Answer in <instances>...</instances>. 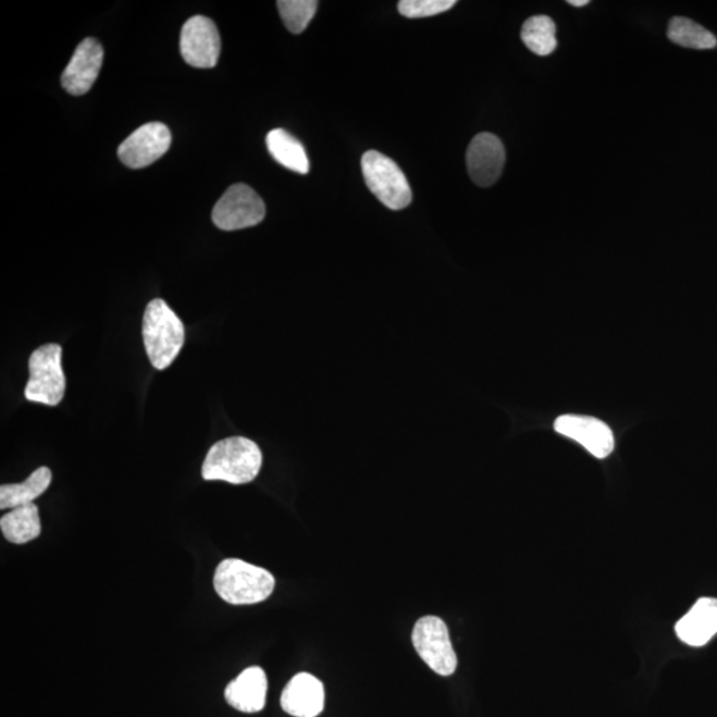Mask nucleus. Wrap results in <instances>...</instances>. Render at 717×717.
<instances>
[{"label":"nucleus","instance_id":"nucleus-12","mask_svg":"<svg viewBox=\"0 0 717 717\" xmlns=\"http://www.w3.org/2000/svg\"><path fill=\"white\" fill-rule=\"evenodd\" d=\"M102 59H104V50L98 40L94 38L83 40L63 72V88L74 96L87 94L98 81Z\"/></svg>","mask_w":717,"mask_h":717},{"label":"nucleus","instance_id":"nucleus-11","mask_svg":"<svg viewBox=\"0 0 717 717\" xmlns=\"http://www.w3.org/2000/svg\"><path fill=\"white\" fill-rule=\"evenodd\" d=\"M506 154L504 144L497 136L480 134L469 144L467 166L475 185L490 188L502 177Z\"/></svg>","mask_w":717,"mask_h":717},{"label":"nucleus","instance_id":"nucleus-9","mask_svg":"<svg viewBox=\"0 0 717 717\" xmlns=\"http://www.w3.org/2000/svg\"><path fill=\"white\" fill-rule=\"evenodd\" d=\"M172 135L162 123L140 126L119 147V159L132 169L152 165L171 148Z\"/></svg>","mask_w":717,"mask_h":717},{"label":"nucleus","instance_id":"nucleus-19","mask_svg":"<svg viewBox=\"0 0 717 717\" xmlns=\"http://www.w3.org/2000/svg\"><path fill=\"white\" fill-rule=\"evenodd\" d=\"M521 39L530 51L539 57L552 55L557 48L556 23L552 17L537 15L523 23Z\"/></svg>","mask_w":717,"mask_h":717},{"label":"nucleus","instance_id":"nucleus-23","mask_svg":"<svg viewBox=\"0 0 717 717\" xmlns=\"http://www.w3.org/2000/svg\"><path fill=\"white\" fill-rule=\"evenodd\" d=\"M568 3L574 5V8H583V5L589 4V0H569Z\"/></svg>","mask_w":717,"mask_h":717},{"label":"nucleus","instance_id":"nucleus-18","mask_svg":"<svg viewBox=\"0 0 717 717\" xmlns=\"http://www.w3.org/2000/svg\"><path fill=\"white\" fill-rule=\"evenodd\" d=\"M267 146L270 154L282 166L299 174L309 173L310 161L307 158L302 143L285 129H273L269 132Z\"/></svg>","mask_w":717,"mask_h":717},{"label":"nucleus","instance_id":"nucleus-1","mask_svg":"<svg viewBox=\"0 0 717 717\" xmlns=\"http://www.w3.org/2000/svg\"><path fill=\"white\" fill-rule=\"evenodd\" d=\"M263 456L258 445L243 436L227 437L209 449L202 463V479L249 484L261 472Z\"/></svg>","mask_w":717,"mask_h":717},{"label":"nucleus","instance_id":"nucleus-6","mask_svg":"<svg viewBox=\"0 0 717 717\" xmlns=\"http://www.w3.org/2000/svg\"><path fill=\"white\" fill-rule=\"evenodd\" d=\"M412 643L416 653L432 671L442 677L455 673L457 655L443 619L433 616L419 619L413 628Z\"/></svg>","mask_w":717,"mask_h":717},{"label":"nucleus","instance_id":"nucleus-4","mask_svg":"<svg viewBox=\"0 0 717 717\" xmlns=\"http://www.w3.org/2000/svg\"><path fill=\"white\" fill-rule=\"evenodd\" d=\"M29 381L24 390L28 401L55 407L65 394V376L62 367V347L45 345L35 349L28 360Z\"/></svg>","mask_w":717,"mask_h":717},{"label":"nucleus","instance_id":"nucleus-13","mask_svg":"<svg viewBox=\"0 0 717 717\" xmlns=\"http://www.w3.org/2000/svg\"><path fill=\"white\" fill-rule=\"evenodd\" d=\"M324 685L311 673L300 672L282 692L281 706L294 717H317L324 708Z\"/></svg>","mask_w":717,"mask_h":717},{"label":"nucleus","instance_id":"nucleus-10","mask_svg":"<svg viewBox=\"0 0 717 717\" xmlns=\"http://www.w3.org/2000/svg\"><path fill=\"white\" fill-rule=\"evenodd\" d=\"M559 435L574 440L586 448L596 459H606L616 448L610 427L589 416L564 415L554 423Z\"/></svg>","mask_w":717,"mask_h":717},{"label":"nucleus","instance_id":"nucleus-22","mask_svg":"<svg viewBox=\"0 0 717 717\" xmlns=\"http://www.w3.org/2000/svg\"><path fill=\"white\" fill-rule=\"evenodd\" d=\"M455 0H401L397 9L403 16L418 20L443 14V12L455 8Z\"/></svg>","mask_w":717,"mask_h":717},{"label":"nucleus","instance_id":"nucleus-14","mask_svg":"<svg viewBox=\"0 0 717 717\" xmlns=\"http://www.w3.org/2000/svg\"><path fill=\"white\" fill-rule=\"evenodd\" d=\"M268 695V677L261 667H249L240 672L225 690L228 706L245 714H256L264 708Z\"/></svg>","mask_w":717,"mask_h":717},{"label":"nucleus","instance_id":"nucleus-5","mask_svg":"<svg viewBox=\"0 0 717 717\" xmlns=\"http://www.w3.org/2000/svg\"><path fill=\"white\" fill-rule=\"evenodd\" d=\"M361 171L367 186L385 207L401 210L412 202L411 186L393 159L370 150L361 158Z\"/></svg>","mask_w":717,"mask_h":717},{"label":"nucleus","instance_id":"nucleus-21","mask_svg":"<svg viewBox=\"0 0 717 717\" xmlns=\"http://www.w3.org/2000/svg\"><path fill=\"white\" fill-rule=\"evenodd\" d=\"M276 4L283 23L293 34L304 33L318 9L314 0H280Z\"/></svg>","mask_w":717,"mask_h":717},{"label":"nucleus","instance_id":"nucleus-7","mask_svg":"<svg viewBox=\"0 0 717 717\" xmlns=\"http://www.w3.org/2000/svg\"><path fill=\"white\" fill-rule=\"evenodd\" d=\"M264 215L262 198L250 186L236 184L215 203L212 220L221 231L234 232L261 224Z\"/></svg>","mask_w":717,"mask_h":717},{"label":"nucleus","instance_id":"nucleus-16","mask_svg":"<svg viewBox=\"0 0 717 717\" xmlns=\"http://www.w3.org/2000/svg\"><path fill=\"white\" fill-rule=\"evenodd\" d=\"M0 529L11 544L24 545L38 539L41 533L38 506L28 504L12 509L0 518Z\"/></svg>","mask_w":717,"mask_h":717},{"label":"nucleus","instance_id":"nucleus-20","mask_svg":"<svg viewBox=\"0 0 717 717\" xmlns=\"http://www.w3.org/2000/svg\"><path fill=\"white\" fill-rule=\"evenodd\" d=\"M667 35L675 45L694 48V50H710L717 46V39L713 33L683 16L673 17L668 26Z\"/></svg>","mask_w":717,"mask_h":717},{"label":"nucleus","instance_id":"nucleus-8","mask_svg":"<svg viewBox=\"0 0 717 717\" xmlns=\"http://www.w3.org/2000/svg\"><path fill=\"white\" fill-rule=\"evenodd\" d=\"M180 50L191 67H215L221 53V38L214 22L202 15L190 17L181 32Z\"/></svg>","mask_w":717,"mask_h":717},{"label":"nucleus","instance_id":"nucleus-17","mask_svg":"<svg viewBox=\"0 0 717 717\" xmlns=\"http://www.w3.org/2000/svg\"><path fill=\"white\" fill-rule=\"evenodd\" d=\"M51 481V469L40 467L21 484L0 486V509H15L23 505L34 504L35 499L50 487Z\"/></svg>","mask_w":717,"mask_h":717},{"label":"nucleus","instance_id":"nucleus-2","mask_svg":"<svg viewBox=\"0 0 717 717\" xmlns=\"http://www.w3.org/2000/svg\"><path fill=\"white\" fill-rule=\"evenodd\" d=\"M213 584L215 593L228 605H256L273 594L275 578L259 566L227 558L217 566Z\"/></svg>","mask_w":717,"mask_h":717},{"label":"nucleus","instance_id":"nucleus-15","mask_svg":"<svg viewBox=\"0 0 717 717\" xmlns=\"http://www.w3.org/2000/svg\"><path fill=\"white\" fill-rule=\"evenodd\" d=\"M677 635L691 647H702L717 634V599L702 598L675 626Z\"/></svg>","mask_w":717,"mask_h":717},{"label":"nucleus","instance_id":"nucleus-3","mask_svg":"<svg viewBox=\"0 0 717 717\" xmlns=\"http://www.w3.org/2000/svg\"><path fill=\"white\" fill-rule=\"evenodd\" d=\"M144 346L156 370H165L184 347L185 327L165 300L153 299L143 319Z\"/></svg>","mask_w":717,"mask_h":717}]
</instances>
